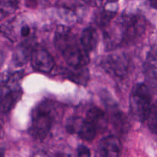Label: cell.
<instances>
[{"label":"cell","instance_id":"cell-1","mask_svg":"<svg viewBox=\"0 0 157 157\" xmlns=\"http://www.w3.org/2000/svg\"><path fill=\"white\" fill-rule=\"evenodd\" d=\"M145 30L146 20L141 15L124 14L105 31L104 40L106 49L114 50L134 44L142 37Z\"/></svg>","mask_w":157,"mask_h":157},{"label":"cell","instance_id":"cell-2","mask_svg":"<svg viewBox=\"0 0 157 157\" xmlns=\"http://www.w3.org/2000/svg\"><path fill=\"white\" fill-rule=\"evenodd\" d=\"M61 113L60 105L52 100H44L35 105L31 114L29 133L36 140L47 137Z\"/></svg>","mask_w":157,"mask_h":157},{"label":"cell","instance_id":"cell-3","mask_svg":"<svg viewBox=\"0 0 157 157\" xmlns=\"http://www.w3.org/2000/svg\"><path fill=\"white\" fill-rule=\"evenodd\" d=\"M54 42L69 67H86L89 63L88 53L80 45L75 35L67 27L58 28Z\"/></svg>","mask_w":157,"mask_h":157},{"label":"cell","instance_id":"cell-4","mask_svg":"<svg viewBox=\"0 0 157 157\" xmlns=\"http://www.w3.org/2000/svg\"><path fill=\"white\" fill-rule=\"evenodd\" d=\"M151 95L148 87L144 83H139L133 86L129 99L130 113L132 117L139 122L147 120L153 104Z\"/></svg>","mask_w":157,"mask_h":157},{"label":"cell","instance_id":"cell-5","mask_svg":"<svg viewBox=\"0 0 157 157\" xmlns=\"http://www.w3.org/2000/svg\"><path fill=\"white\" fill-rule=\"evenodd\" d=\"M21 72L18 71L12 73V75H6V78L2 79V113H9L21 98V89L17 84L19 78L21 77Z\"/></svg>","mask_w":157,"mask_h":157},{"label":"cell","instance_id":"cell-6","mask_svg":"<svg viewBox=\"0 0 157 157\" xmlns=\"http://www.w3.org/2000/svg\"><path fill=\"white\" fill-rule=\"evenodd\" d=\"M102 66L110 75L117 78H124L129 72V57L124 53L110 55L103 59Z\"/></svg>","mask_w":157,"mask_h":157},{"label":"cell","instance_id":"cell-7","mask_svg":"<svg viewBox=\"0 0 157 157\" xmlns=\"http://www.w3.org/2000/svg\"><path fill=\"white\" fill-rule=\"evenodd\" d=\"M30 62L35 71L41 73H50L55 66V60L44 48L35 45L31 55Z\"/></svg>","mask_w":157,"mask_h":157},{"label":"cell","instance_id":"cell-8","mask_svg":"<svg viewBox=\"0 0 157 157\" xmlns=\"http://www.w3.org/2000/svg\"><path fill=\"white\" fill-rule=\"evenodd\" d=\"M121 149L122 147L119 138L110 135L101 140L98 145L97 155L98 157H120Z\"/></svg>","mask_w":157,"mask_h":157},{"label":"cell","instance_id":"cell-9","mask_svg":"<svg viewBox=\"0 0 157 157\" xmlns=\"http://www.w3.org/2000/svg\"><path fill=\"white\" fill-rule=\"evenodd\" d=\"M118 9V3L116 2H106L94 14V20L97 25L100 27H107L111 20L116 16Z\"/></svg>","mask_w":157,"mask_h":157},{"label":"cell","instance_id":"cell-10","mask_svg":"<svg viewBox=\"0 0 157 157\" xmlns=\"http://www.w3.org/2000/svg\"><path fill=\"white\" fill-rule=\"evenodd\" d=\"M144 73L147 83L157 88V45L152 48L144 65Z\"/></svg>","mask_w":157,"mask_h":157},{"label":"cell","instance_id":"cell-11","mask_svg":"<svg viewBox=\"0 0 157 157\" xmlns=\"http://www.w3.org/2000/svg\"><path fill=\"white\" fill-rule=\"evenodd\" d=\"M107 105L110 110H112L110 117L113 128L119 134H126L130 129V122L127 115L124 112L121 111L115 104L113 105L110 103Z\"/></svg>","mask_w":157,"mask_h":157},{"label":"cell","instance_id":"cell-12","mask_svg":"<svg viewBox=\"0 0 157 157\" xmlns=\"http://www.w3.org/2000/svg\"><path fill=\"white\" fill-rule=\"evenodd\" d=\"M35 46L32 38L25 40L18 44L13 54L12 61L14 64L17 66H21L25 64L28 60L30 59L32 50Z\"/></svg>","mask_w":157,"mask_h":157},{"label":"cell","instance_id":"cell-13","mask_svg":"<svg viewBox=\"0 0 157 157\" xmlns=\"http://www.w3.org/2000/svg\"><path fill=\"white\" fill-rule=\"evenodd\" d=\"M61 75L75 84L83 86H85L87 84L90 78L89 71L87 67H70L69 68H64L61 71Z\"/></svg>","mask_w":157,"mask_h":157},{"label":"cell","instance_id":"cell-14","mask_svg":"<svg viewBox=\"0 0 157 157\" xmlns=\"http://www.w3.org/2000/svg\"><path fill=\"white\" fill-rule=\"evenodd\" d=\"M80 42L83 48L88 54L94 50L98 43V34L96 29L92 26L85 28L81 32Z\"/></svg>","mask_w":157,"mask_h":157},{"label":"cell","instance_id":"cell-15","mask_svg":"<svg viewBox=\"0 0 157 157\" xmlns=\"http://www.w3.org/2000/svg\"><path fill=\"white\" fill-rule=\"evenodd\" d=\"M86 118L90 120L98 129L100 133L105 131L108 124V118L101 109L92 107L86 113Z\"/></svg>","mask_w":157,"mask_h":157},{"label":"cell","instance_id":"cell-16","mask_svg":"<svg viewBox=\"0 0 157 157\" xmlns=\"http://www.w3.org/2000/svg\"><path fill=\"white\" fill-rule=\"evenodd\" d=\"M98 133H99V130L91 121H89L86 117L83 118L82 124H81L79 133L78 134L79 137H81L84 140L90 142L96 137Z\"/></svg>","mask_w":157,"mask_h":157},{"label":"cell","instance_id":"cell-17","mask_svg":"<svg viewBox=\"0 0 157 157\" xmlns=\"http://www.w3.org/2000/svg\"><path fill=\"white\" fill-rule=\"evenodd\" d=\"M83 118L81 117L73 116L71 117L67 121L66 124V130L70 133H79L80 128H81V124H82Z\"/></svg>","mask_w":157,"mask_h":157},{"label":"cell","instance_id":"cell-18","mask_svg":"<svg viewBox=\"0 0 157 157\" xmlns=\"http://www.w3.org/2000/svg\"><path fill=\"white\" fill-rule=\"evenodd\" d=\"M147 121L149 129L152 133L157 135V101L152 105Z\"/></svg>","mask_w":157,"mask_h":157},{"label":"cell","instance_id":"cell-19","mask_svg":"<svg viewBox=\"0 0 157 157\" xmlns=\"http://www.w3.org/2000/svg\"><path fill=\"white\" fill-rule=\"evenodd\" d=\"M18 2L2 1L1 2V16L7 15L13 12L17 9Z\"/></svg>","mask_w":157,"mask_h":157},{"label":"cell","instance_id":"cell-20","mask_svg":"<svg viewBox=\"0 0 157 157\" xmlns=\"http://www.w3.org/2000/svg\"><path fill=\"white\" fill-rule=\"evenodd\" d=\"M77 155H78V157H90L91 156L88 147H86L84 144L78 146L77 149Z\"/></svg>","mask_w":157,"mask_h":157},{"label":"cell","instance_id":"cell-21","mask_svg":"<svg viewBox=\"0 0 157 157\" xmlns=\"http://www.w3.org/2000/svg\"><path fill=\"white\" fill-rule=\"evenodd\" d=\"M32 157H50L47 154L44 152H38V153H35V154H33Z\"/></svg>","mask_w":157,"mask_h":157},{"label":"cell","instance_id":"cell-22","mask_svg":"<svg viewBox=\"0 0 157 157\" xmlns=\"http://www.w3.org/2000/svg\"><path fill=\"white\" fill-rule=\"evenodd\" d=\"M150 4L151 6V7L154 8L155 9L157 10V1H151L150 2Z\"/></svg>","mask_w":157,"mask_h":157},{"label":"cell","instance_id":"cell-23","mask_svg":"<svg viewBox=\"0 0 157 157\" xmlns=\"http://www.w3.org/2000/svg\"><path fill=\"white\" fill-rule=\"evenodd\" d=\"M58 157H71V156H67V155H60V156Z\"/></svg>","mask_w":157,"mask_h":157}]
</instances>
